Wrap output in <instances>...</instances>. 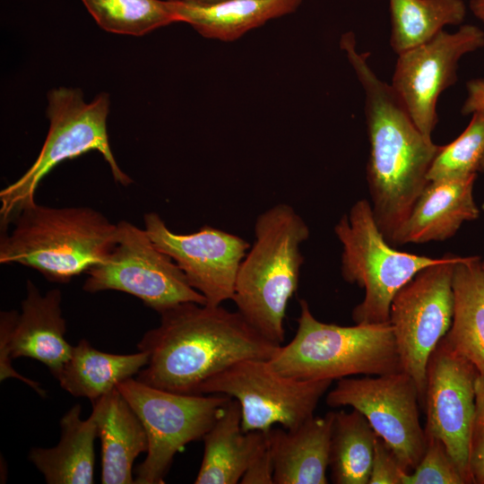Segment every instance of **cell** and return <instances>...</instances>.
Masks as SVG:
<instances>
[{"instance_id": "6da1fadb", "label": "cell", "mask_w": 484, "mask_h": 484, "mask_svg": "<svg viewBox=\"0 0 484 484\" xmlns=\"http://www.w3.org/2000/svg\"><path fill=\"white\" fill-rule=\"evenodd\" d=\"M137 344L148 354L136 379L162 390L197 394L207 380L248 359H271L281 345L257 332L238 311L186 302L160 314Z\"/></svg>"}, {"instance_id": "7a4b0ae2", "label": "cell", "mask_w": 484, "mask_h": 484, "mask_svg": "<svg viewBox=\"0 0 484 484\" xmlns=\"http://www.w3.org/2000/svg\"><path fill=\"white\" fill-rule=\"evenodd\" d=\"M341 45L365 92L370 204L380 231L392 245L428 185V173L442 146L419 131L391 85L368 65V55L356 50L354 35H343Z\"/></svg>"}, {"instance_id": "3957f363", "label": "cell", "mask_w": 484, "mask_h": 484, "mask_svg": "<svg viewBox=\"0 0 484 484\" xmlns=\"http://www.w3.org/2000/svg\"><path fill=\"white\" fill-rule=\"evenodd\" d=\"M2 231L0 264H17L47 280L66 283L107 259L117 242V224L86 206L34 204L22 210Z\"/></svg>"}, {"instance_id": "277c9868", "label": "cell", "mask_w": 484, "mask_h": 484, "mask_svg": "<svg viewBox=\"0 0 484 484\" xmlns=\"http://www.w3.org/2000/svg\"><path fill=\"white\" fill-rule=\"evenodd\" d=\"M254 233L232 300L257 332L281 345L287 306L298 289L304 262L300 246L310 231L292 206L278 203L257 216Z\"/></svg>"}, {"instance_id": "5b68a950", "label": "cell", "mask_w": 484, "mask_h": 484, "mask_svg": "<svg viewBox=\"0 0 484 484\" xmlns=\"http://www.w3.org/2000/svg\"><path fill=\"white\" fill-rule=\"evenodd\" d=\"M293 339L269 359L277 373L301 380L403 371L390 322L341 326L317 320L305 299Z\"/></svg>"}, {"instance_id": "8992f818", "label": "cell", "mask_w": 484, "mask_h": 484, "mask_svg": "<svg viewBox=\"0 0 484 484\" xmlns=\"http://www.w3.org/2000/svg\"><path fill=\"white\" fill-rule=\"evenodd\" d=\"M48 99L50 125L39 154L19 179L0 191L2 230L8 229L22 210L36 203L39 185L56 165L90 151H98L103 156L117 183L124 186L133 183L119 168L108 143V94L101 93L86 103L80 90L61 87L51 90Z\"/></svg>"}, {"instance_id": "52a82bcc", "label": "cell", "mask_w": 484, "mask_h": 484, "mask_svg": "<svg viewBox=\"0 0 484 484\" xmlns=\"http://www.w3.org/2000/svg\"><path fill=\"white\" fill-rule=\"evenodd\" d=\"M342 246L344 281L365 290L352 310L355 324L389 322L396 293L423 269L444 262L448 255L429 257L396 250L380 231L367 199L357 201L334 226Z\"/></svg>"}, {"instance_id": "ba28073f", "label": "cell", "mask_w": 484, "mask_h": 484, "mask_svg": "<svg viewBox=\"0 0 484 484\" xmlns=\"http://www.w3.org/2000/svg\"><path fill=\"white\" fill-rule=\"evenodd\" d=\"M117 388L140 419L148 438L146 457L135 471L136 484L164 483L175 455L188 443L203 439L230 399L169 392L133 377Z\"/></svg>"}, {"instance_id": "9c48e42d", "label": "cell", "mask_w": 484, "mask_h": 484, "mask_svg": "<svg viewBox=\"0 0 484 484\" xmlns=\"http://www.w3.org/2000/svg\"><path fill=\"white\" fill-rule=\"evenodd\" d=\"M332 380H301L274 371L266 359L238 361L203 383L197 394L237 400L244 432L267 431L275 424L293 429L314 416Z\"/></svg>"}, {"instance_id": "30bf717a", "label": "cell", "mask_w": 484, "mask_h": 484, "mask_svg": "<svg viewBox=\"0 0 484 484\" xmlns=\"http://www.w3.org/2000/svg\"><path fill=\"white\" fill-rule=\"evenodd\" d=\"M117 242L101 264L87 273L82 289L89 293L122 291L141 299L159 314L181 303L206 305L175 261L160 251L144 229L121 220Z\"/></svg>"}, {"instance_id": "8fae6325", "label": "cell", "mask_w": 484, "mask_h": 484, "mask_svg": "<svg viewBox=\"0 0 484 484\" xmlns=\"http://www.w3.org/2000/svg\"><path fill=\"white\" fill-rule=\"evenodd\" d=\"M462 256L448 254L416 274L394 296L389 322L402 370L418 388L421 408L429 357L448 333L454 315L453 274Z\"/></svg>"}, {"instance_id": "7c38bea8", "label": "cell", "mask_w": 484, "mask_h": 484, "mask_svg": "<svg viewBox=\"0 0 484 484\" xmlns=\"http://www.w3.org/2000/svg\"><path fill=\"white\" fill-rule=\"evenodd\" d=\"M333 408L350 406L365 416L407 472L419 462L427 445L419 420V393L404 371L337 380L325 398Z\"/></svg>"}, {"instance_id": "4fadbf2b", "label": "cell", "mask_w": 484, "mask_h": 484, "mask_svg": "<svg viewBox=\"0 0 484 484\" xmlns=\"http://www.w3.org/2000/svg\"><path fill=\"white\" fill-rule=\"evenodd\" d=\"M484 48V31L472 24L433 39L398 55L390 84L408 114L428 138L437 123L440 94L457 81L460 59Z\"/></svg>"}, {"instance_id": "5bb4252c", "label": "cell", "mask_w": 484, "mask_h": 484, "mask_svg": "<svg viewBox=\"0 0 484 484\" xmlns=\"http://www.w3.org/2000/svg\"><path fill=\"white\" fill-rule=\"evenodd\" d=\"M479 375L476 367L444 338L431 353L426 370L425 433L445 445L465 484H472L470 442Z\"/></svg>"}, {"instance_id": "9a60e30c", "label": "cell", "mask_w": 484, "mask_h": 484, "mask_svg": "<svg viewBox=\"0 0 484 484\" xmlns=\"http://www.w3.org/2000/svg\"><path fill=\"white\" fill-rule=\"evenodd\" d=\"M143 222L153 244L175 261L207 306L232 300L240 264L251 246L246 240L209 225L190 234L175 233L156 212L145 213Z\"/></svg>"}, {"instance_id": "2e32d148", "label": "cell", "mask_w": 484, "mask_h": 484, "mask_svg": "<svg viewBox=\"0 0 484 484\" xmlns=\"http://www.w3.org/2000/svg\"><path fill=\"white\" fill-rule=\"evenodd\" d=\"M62 292L52 289L41 294L35 283L27 280L22 312L0 314V379L16 378L39 396L46 391L40 384L20 375L12 359L30 358L43 363L57 379L71 357L73 346L65 340L66 324L62 312Z\"/></svg>"}, {"instance_id": "e0dca14e", "label": "cell", "mask_w": 484, "mask_h": 484, "mask_svg": "<svg viewBox=\"0 0 484 484\" xmlns=\"http://www.w3.org/2000/svg\"><path fill=\"white\" fill-rule=\"evenodd\" d=\"M477 174L429 181L398 229L392 246L444 241L463 222L479 218L473 187Z\"/></svg>"}, {"instance_id": "ac0fdd59", "label": "cell", "mask_w": 484, "mask_h": 484, "mask_svg": "<svg viewBox=\"0 0 484 484\" xmlns=\"http://www.w3.org/2000/svg\"><path fill=\"white\" fill-rule=\"evenodd\" d=\"M91 403L101 444V483H134V462L148 449L140 419L117 388Z\"/></svg>"}, {"instance_id": "d6986e66", "label": "cell", "mask_w": 484, "mask_h": 484, "mask_svg": "<svg viewBox=\"0 0 484 484\" xmlns=\"http://www.w3.org/2000/svg\"><path fill=\"white\" fill-rule=\"evenodd\" d=\"M334 411L293 429L272 428L273 484H326Z\"/></svg>"}, {"instance_id": "ffe728a7", "label": "cell", "mask_w": 484, "mask_h": 484, "mask_svg": "<svg viewBox=\"0 0 484 484\" xmlns=\"http://www.w3.org/2000/svg\"><path fill=\"white\" fill-rule=\"evenodd\" d=\"M81 411L76 404L61 418L56 445L33 447L29 453V460L48 484L93 483L97 428L91 416L82 419Z\"/></svg>"}, {"instance_id": "44dd1931", "label": "cell", "mask_w": 484, "mask_h": 484, "mask_svg": "<svg viewBox=\"0 0 484 484\" xmlns=\"http://www.w3.org/2000/svg\"><path fill=\"white\" fill-rule=\"evenodd\" d=\"M170 2L177 22L189 23L205 38L233 41L271 19L294 12L302 0H225L211 4Z\"/></svg>"}, {"instance_id": "7402d4cb", "label": "cell", "mask_w": 484, "mask_h": 484, "mask_svg": "<svg viewBox=\"0 0 484 484\" xmlns=\"http://www.w3.org/2000/svg\"><path fill=\"white\" fill-rule=\"evenodd\" d=\"M453 291V320L444 339L484 375V270L480 256H462L456 263Z\"/></svg>"}, {"instance_id": "603a6c76", "label": "cell", "mask_w": 484, "mask_h": 484, "mask_svg": "<svg viewBox=\"0 0 484 484\" xmlns=\"http://www.w3.org/2000/svg\"><path fill=\"white\" fill-rule=\"evenodd\" d=\"M241 409L233 398L203 436L202 463L195 484H237L247 468L258 430L244 432Z\"/></svg>"}, {"instance_id": "cb8c5ba5", "label": "cell", "mask_w": 484, "mask_h": 484, "mask_svg": "<svg viewBox=\"0 0 484 484\" xmlns=\"http://www.w3.org/2000/svg\"><path fill=\"white\" fill-rule=\"evenodd\" d=\"M149 356L113 354L97 350L85 339L73 346L71 357L58 378L60 386L75 397L99 399L137 374L147 365Z\"/></svg>"}, {"instance_id": "d4e9b609", "label": "cell", "mask_w": 484, "mask_h": 484, "mask_svg": "<svg viewBox=\"0 0 484 484\" xmlns=\"http://www.w3.org/2000/svg\"><path fill=\"white\" fill-rule=\"evenodd\" d=\"M377 435L357 410L334 411L329 454L335 484H368Z\"/></svg>"}, {"instance_id": "484cf974", "label": "cell", "mask_w": 484, "mask_h": 484, "mask_svg": "<svg viewBox=\"0 0 484 484\" xmlns=\"http://www.w3.org/2000/svg\"><path fill=\"white\" fill-rule=\"evenodd\" d=\"M393 50L400 55L433 39L466 16L462 0H389Z\"/></svg>"}, {"instance_id": "4316f807", "label": "cell", "mask_w": 484, "mask_h": 484, "mask_svg": "<svg viewBox=\"0 0 484 484\" xmlns=\"http://www.w3.org/2000/svg\"><path fill=\"white\" fill-rule=\"evenodd\" d=\"M103 30L142 36L177 22L170 0H82Z\"/></svg>"}, {"instance_id": "83f0119b", "label": "cell", "mask_w": 484, "mask_h": 484, "mask_svg": "<svg viewBox=\"0 0 484 484\" xmlns=\"http://www.w3.org/2000/svg\"><path fill=\"white\" fill-rule=\"evenodd\" d=\"M471 115L464 131L441 147L428 173V182L462 177L479 171L484 157V112Z\"/></svg>"}, {"instance_id": "f1b7e54d", "label": "cell", "mask_w": 484, "mask_h": 484, "mask_svg": "<svg viewBox=\"0 0 484 484\" xmlns=\"http://www.w3.org/2000/svg\"><path fill=\"white\" fill-rule=\"evenodd\" d=\"M426 437L425 452L416 468L405 475L402 484H465L445 445L434 436Z\"/></svg>"}, {"instance_id": "f546056e", "label": "cell", "mask_w": 484, "mask_h": 484, "mask_svg": "<svg viewBox=\"0 0 484 484\" xmlns=\"http://www.w3.org/2000/svg\"><path fill=\"white\" fill-rule=\"evenodd\" d=\"M472 484H484V375L476 381L475 411L470 442Z\"/></svg>"}, {"instance_id": "4dcf8cb0", "label": "cell", "mask_w": 484, "mask_h": 484, "mask_svg": "<svg viewBox=\"0 0 484 484\" xmlns=\"http://www.w3.org/2000/svg\"><path fill=\"white\" fill-rule=\"evenodd\" d=\"M269 430H258L255 445L242 484H273V459Z\"/></svg>"}, {"instance_id": "1f68e13d", "label": "cell", "mask_w": 484, "mask_h": 484, "mask_svg": "<svg viewBox=\"0 0 484 484\" xmlns=\"http://www.w3.org/2000/svg\"><path fill=\"white\" fill-rule=\"evenodd\" d=\"M407 473L391 448L377 436L368 484H402Z\"/></svg>"}, {"instance_id": "d6a6232c", "label": "cell", "mask_w": 484, "mask_h": 484, "mask_svg": "<svg viewBox=\"0 0 484 484\" xmlns=\"http://www.w3.org/2000/svg\"><path fill=\"white\" fill-rule=\"evenodd\" d=\"M467 98L462 105V113L470 115L484 112V79L471 80L466 84Z\"/></svg>"}, {"instance_id": "836d02e7", "label": "cell", "mask_w": 484, "mask_h": 484, "mask_svg": "<svg viewBox=\"0 0 484 484\" xmlns=\"http://www.w3.org/2000/svg\"><path fill=\"white\" fill-rule=\"evenodd\" d=\"M469 6L474 16L484 23V0H471Z\"/></svg>"}, {"instance_id": "e575fe53", "label": "cell", "mask_w": 484, "mask_h": 484, "mask_svg": "<svg viewBox=\"0 0 484 484\" xmlns=\"http://www.w3.org/2000/svg\"><path fill=\"white\" fill-rule=\"evenodd\" d=\"M184 3L194 4H211L219 3L225 0H178Z\"/></svg>"}, {"instance_id": "d590c367", "label": "cell", "mask_w": 484, "mask_h": 484, "mask_svg": "<svg viewBox=\"0 0 484 484\" xmlns=\"http://www.w3.org/2000/svg\"><path fill=\"white\" fill-rule=\"evenodd\" d=\"M479 171H482V172L484 171V157H483V159H482V160L480 162Z\"/></svg>"}, {"instance_id": "8d00e7d4", "label": "cell", "mask_w": 484, "mask_h": 484, "mask_svg": "<svg viewBox=\"0 0 484 484\" xmlns=\"http://www.w3.org/2000/svg\"><path fill=\"white\" fill-rule=\"evenodd\" d=\"M481 265H482V268H483V270H484V258L481 259Z\"/></svg>"}]
</instances>
